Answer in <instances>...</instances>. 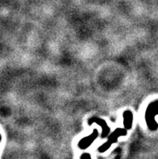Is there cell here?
<instances>
[{
    "mask_svg": "<svg viewBox=\"0 0 158 159\" xmlns=\"http://www.w3.org/2000/svg\"><path fill=\"white\" fill-rule=\"evenodd\" d=\"M127 130L128 129H126L125 128L124 129L118 128V129H115L114 131L109 134L107 141L98 147V152L99 153H105L106 151H107L108 149H110L111 146L118 141L120 137H124V136L127 135Z\"/></svg>",
    "mask_w": 158,
    "mask_h": 159,
    "instance_id": "1",
    "label": "cell"
},
{
    "mask_svg": "<svg viewBox=\"0 0 158 159\" xmlns=\"http://www.w3.org/2000/svg\"><path fill=\"white\" fill-rule=\"evenodd\" d=\"M98 134L99 133H98V129H94L91 134H90V135H88L86 137H83V138H82L80 141H78V147L80 149H82V150H84V149L89 148L90 145L94 143V141L98 138Z\"/></svg>",
    "mask_w": 158,
    "mask_h": 159,
    "instance_id": "2",
    "label": "cell"
},
{
    "mask_svg": "<svg viewBox=\"0 0 158 159\" xmlns=\"http://www.w3.org/2000/svg\"><path fill=\"white\" fill-rule=\"evenodd\" d=\"M94 123L97 124V125H99V126L102 128V134H101V137H102V138L107 137L108 135H109L111 133V128L108 126L106 120L103 119H101L99 117H92V118H90V119L88 120L89 125H92V124Z\"/></svg>",
    "mask_w": 158,
    "mask_h": 159,
    "instance_id": "3",
    "label": "cell"
},
{
    "mask_svg": "<svg viewBox=\"0 0 158 159\" xmlns=\"http://www.w3.org/2000/svg\"><path fill=\"white\" fill-rule=\"evenodd\" d=\"M123 120H124V126L128 130H130L133 123V114L130 110H126L123 113Z\"/></svg>",
    "mask_w": 158,
    "mask_h": 159,
    "instance_id": "4",
    "label": "cell"
},
{
    "mask_svg": "<svg viewBox=\"0 0 158 159\" xmlns=\"http://www.w3.org/2000/svg\"><path fill=\"white\" fill-rule=\"evenodd\" d=\"M80 159H92V157H91V155H90V153H84L81 155Z\"/></svg>",
    "mask_w": 158,
    "mask_h": 159,
    "instance_id": "5",
    "label": "cell"
}]
</instances>
